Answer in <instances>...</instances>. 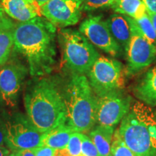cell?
<instances>
[{"instance_id":"32","label":"cell","mask_w":156,"mask_h":156,"mask_svg":"<svg viewBox=\"0 0 156 156\" xmlns=\"http://www.w3.org/2000/svg\"><path fill=\"white\" fill-rule=\"evenodd\" d=\"M10 150L6 146H0V156H9Z\"/></svg>"},{"instance_id":"17","label":"cell","mask_w":156,"mask_h":156,"mask_svg":"<svg viewBox=\"0 0 156 156\" xmlns=\"http://www.w3.org/2000/svg\"><path fill=\"white\" fill-rule=\"evenodd\" d=\"M74 131L67 125L63 124L45 133L42 145L48 146L54 150L64 149L67 146L70 136Z\"/></svg>"},{"instance_id":"23","label":"cell","mask_w":156,"mask_h":156,"mask_svg":"<svg viewBox=\"0 0 156 156\" xmlns=\"http://www.w3.org/2000/svg\"><path fill=\"white\" fill-rule=\"evenodd\" d=\"M116 0H83V10L94 11L112 7Z\"/></svg>"},{"instance_id":"22","label":"cell","mask_w":156,"mask_h":156,"mask_svg":"<svg viewBox=\"0 0 156 156\" xmlns=\"http://www.w3.org/2000/svg\"><path fill=\"white\" fill-rule=\"evenodd\" d=\"M83 134L74 132L68 142L67 150L71 156H82V142Z\"/></svg>"},{"instance_id":"6","label":"cell","mask_w":156,"mask_h":156,"mask_svg":"<svg viewBox=\"0 0 156 156\" xmlns=\"http://www.w3.org/2000/svg\"><path fill=\"white\" fill-rule=\"evenodd\" d=\"M87 75L96 96L122 90L124 85V67L114 58L99 56Z\"/></svg>"},{"instance_id":"9","label":"cell","mask_w":156,"mask_h":156,"mask_svg":"<svg viewBox=\"0 0 156 156\" xmlns=\"http://www.w3.org/2000/svg\"><path fill=\"white\" fill-rule=\"evenodd\" d=\"M96 119L98 125L114 127L129 112L132 100L122 90L96 96Z\"/></svg>"},{"instance_id":"15","label":"cell","mask_w":156,"mask_h":156,"mask_svg":"<svg viewBox=\"0 0 156 156\" xmlns=\"http://www.w3.org/2000/svg\"><path fill=\"white\" fill-rule=\"evenodd\" d=\"M106 23L113 37L125 50L131 38V27L126 17L115 13L106 20Z\"/></svg>"},{"instance_id":"24","label":"cell","mask_w":156,"mask_h":156,"mask_svg":"<svg viewBox=\"0 0 156 156\" xmlns=\"http://www.w3.org/2000/svg\"><path fill=\"white\" fill-rule=\"evenodd\" d=\"M82 156H100L94 143L89 136L85 134H83L82 142Z\"/></svg>"},{"instance_id":"13","label":"cell","mask_w":156,"mask_h":156,"mask_svg":"<svg viewBox=\"0 0 156 156\" xmlns=\"http://www.w3.org/2000/svg\"><path fill=\"white\" fill-rule=\"evenodd\" d=\"M0 4L6 14L19 23L42 16L36 0H2Z\"/></svg>"},{"instance_id":"8","label":"cell","mask_w":156,"mask_h":156,"mask_svg":"<svg viewBox=\"0 0 156 156\" xmlns=\"http://www.w3.org/2000/svg\"><path fill=\"white\" fill-rule=\"evenodd\" d=\"M126 17L131 27V38L124 50L127 63L126 72L129 75H134L155 61L156 46L142 36L131 17Z\"/></svg>"},{"instance_id":"33","label":"cell","mask_w":156,"mask_h":156,"mask_svg":"<svg viewBox=\"0 0 156 156\" xmlns=\"http://www.w3.org/2000/svg\"><path fill=\"white\" fill-rule=\"evenodd\" d=\"M48 0H36V2H38V4L39 5V6H42L43 5H44V3H46V2H48Z\"/></svg>"},{"instance_id":"7","label":"cell","mask_w":156,"mask_h":156,"mask_svg":"<svg viewBox=\"0 0 156 156\" xmlns=\"http://www.w3.org/2000/svg\"><path fill=\"white\" fill-rule=\"evenodd\" d=\"M5 145L12 151L34 150L42 145L45 133L33 126L27 116L15 114L3 121Z\"/></svg>"},{"instance_id":"27","label":"cell","mask_w":156,"mask_h":156,"mask_svg":"<svg viewBox=\"0 0 156 156\" xmlns=\"http://www.w3.org/2000/svg\"><path fill=\"white\" fill-rule=\"evenodd\" d=\"M147 11L156 12V0H142Z\"/></svg>"},{"instance_id":"4","label":"cell","mask_w":156,"mask_h":156,"mask_svg":"<svg viewBox=\"0 0 156 156\" xmlns=\"http://www.w3.org/2000/svg\"><path fill=\"white\" fill-rule=\"evenodd\" d=\"M118 132L136 156H156V117L147 105H132Z\"/></svg>"},{"instance_id":"35","label":"cell","mask_w":156,"mask_h":156,"mask_svg":"<svg viewBox=\"0 0 156 156\" xmlns=\"http://www.w3.org/2000/svg\"><path fill=\"white\" fill-rule=\"evenodd\" d=\"M155 117H156V111H155Z\"/></svg>"},{"instance_id":"36","label":"cell","mask_w":156,"mask_h":156,"mask_svg":"<svg viewBox=\"0 0 156 156\" xmlns=\"http://www.w3.org/2000/svg\"><path fill=\"white\" fill-rule=\"evenodd\" d=\"M2 1V0H0V2H1Z\"/></svg>"},{"instance_id":"2","label":"cell","mask_w":156,"mask_h":156,"mask_svg":"<svg viewBox=\"0 0 156 156\" xmlns=\"http://www.w3.org/2000/svg\"><path fill=\"white\" fill-rule=\"evenodd\" d=\"M24 106L27 118L41 133L67 122L63 87L53 77L35 78L25 90Z\"/></svg>"},{"instance_id":"14","label":"cell","mask_w":156,"mask_h":156,"mask_svg":"<svg viewBox=\"0 0 156 156\" xmlns=\"http://www.w3.org/2000/svg\"><path fill=\"white\" fill-rule=\"evenodd\" d=\"M134 93L147 106H156V66L143 75L134 87Z\"/></svg>"},{"instance_id":"10","label":"cell","mask_w":156,"mask_h":156,"mask_svg":"<svg viewBox=\"0 0 156 156\" xmlns=\"http://www.w3.org/2000/svg\"><path fill=\"white\" fill-rule=\"evenodd\" d=\"M28 68L15 60H8L0 69V101L4 106L13 108L17 105L21 87Z\"/></svg>"},{"instance_id":"21","label":"cell","mask_w":156,"mask_h":156,"mask_svg":"<svg viewBox=\"0 0 156 156\" xmlns=\"http://www.w3.org/2000/svg\"><path fill=\"white\" fill-rule=\"evenodd\" d=\"M111 153L112 156H136L123 141L118 129L116 130L113 136Z\"/></svg>"},{"instance_id":"18","label":"cell","mask_w":156,"mask_h":156,"mask_svg":"<svg viewBox=\"0 0 156 156\" xmlns=\"http://www.w3.org/2000/svg\"><path fill=\"white\" fill-rule=\"evenodd\" d=\"M112 8L118 14L138 19L147 12L142 0H116Z\"/></svg>"},{"instance_id":"30","label":"cell","mask_w":156,"mask_h":156,"mask_svg":"<svg viewBox=\"0 0 156 156\" xmlns=\"http://www.w3.org/2000/svg\"><path fill=\"white\" fill-rule=\"evenodd\" d=\"M54 156H71V155H69V152L67 151V148H64V149L55 150Z\"/></svg>"},{"instance_id":"26","label":"cell","mask_w":156,"mask_h":156,"mask_svg":"<svg viewBox=\"0 0 156 156\" xmlns=\"http://www.w3.org/2000/svg\"><path fill=\"white\" fill-rule=\"evenodd\" d=\"M36 156H54L55 150L48 146L41 145L34 149Z\"/></svg>"},{"instance_id":"34","label":"cell","mask_w":156,"mask_h":156,"mask_svg":"<svg viewBox=\"0 0 156 156\" xmlns=\"http://www.w3.org/2000/svg\"><path fill=\"white\" fill-rule=\"evenodd\" d=\"M9 156H17L16 154H15V152H12V153H10V154H9Z\"/></svg>"},{"instance_id":"19","label":"cell","mask_w":156,"mask_h":156,"mask_svg":"<svg viewBox=\"0 0 156 156\" xmlns=\"http://www.w3.org/2000/svg\"><path fill=\"white\" fill-rule=\"evenodd\" d=\"M13 47L14 28L0 30V66L8 62Z\"/></svg>"},{"instance_id":"29","label":"cell","mask_w":156,"mask_h":156,"mask_svg":"<svg viewBox=\"0 0 156 156\" xmlns=\"http://www.w3.org/2000/svg\"><path fill=\"white\" fill-rule=\"evenodd\" d=\"M12 152H15L17 156H36L34 150H23Z\"/></svg>"},{"instance_id":"12","label":"cell","mask_w":156,"mask_h":156,"mask_svg":"<svg viewBox=\"0 0 156 156\" xmlns=\"http://www.w3.org/2000/svg\"><path fill=\"white\" fill-rule=\"evenodd\" d=\"M83 0H48L41 6V13L56 28H65L79 22Z\"/></svg>"},{"instance_id":"28","label":"cell","mask_w":156,"mask_h":156,"mask_svg":"<svg viewBox=\"0 0 156 156\" xmlns=\"http://www.w3.org/2000/svg\"><path fill=\"white\" fill-rule=\"evenodd\" d=\"M5 145V132L3 121L0 120V146Z\"/></svg>"},{"instance_id":"11","label":"cell","mask_w":156,"mask_h":156,"mask_svg":"<svg viewBox=\"0 0 156 156\" xmlns=\"http://www.w3.org/2000/svg\"><path fill=\"white\" fill-rule=\"evenodd\" d=\"M79 31L95 47L112 56L119 55L122 47L109 30L106 20L101 15H90L81 23Z\"/></svg>"},{"instance_id":"25","label":"cell","mask_w":156,"mask_h":156,"mask_svg":"<svg viewBox=\"0 0 156 156\" xmlns=\"http://www.w3.org/2000/svg\"><path fill=\"white\" fill-rule=\"evenodd\" d=\"M15 24L12 22V18L5 13L1 4H0V30L14 28Z\"/></svg>"},{"instance_id":"20","label":"cell","mask_w":156,"mask_h":156,"mask_svg":"<svg viewBox=\"0 0 156 156\" xmlns=\"http://www.w3.org/2000/svg\"><path fill=\"white\" fill-rule=\"evenodd\" d=\"M132 21L142 36L152 44L156 45V32L147 12L140 18L132 19Z\"/></svg>"},{"instance_id":"1","label":"cell","mask_w":156,"mask_h":156,"mask_svg":"<svg viewBox=\"0 0 156 156\" xmlns=\"http://www.w3.org/2000/svg\"><path fill=\"white\" fill-rule=\"evenodd\" d=\"M56 27L44 17L18 23L14 28V50L26 60L33 77L51 73L56 64Z\"/></svg>"},{"instance_id":"5","label":"cell","mask_w":156,"mask_h":156,"mask_svg":"<svg viewBox=\"0 0 156 156\" xmlns=\"http://www.w3.org/2000/svg\"><path fill=\"white\" fill-rule=\"evenodd\" d=\"M57 38L67 69L71 74L87 75L100 56L95 46L75 29L60 28Z\"/></svg>"},{"instance_id":"31","label":"cell","mask_w":156,"mask_h":156,"mask_svg":"<svg viewBox=\"0 0 156 156\" xmlns=\"http://www.w3.org/2000/svg\"><path fill=\"white\" fill-rule=\"evenodd\" d=\"M147 14L148 15V16H149L150 19H151V22L153 23L154 29H155L156 32V12H153L147 10Z\"/></svg>"},{"instance_id":"3","label":"cell","mask_w":156,"mask_h":156,"mask_svg":"<svg viewBox=\"0 0 156 156\" xmlns=\"http://www.w3.org/2000/svg\"><path fill=\"white\" fill-rule=\"evenodd\" d=\"M63 87L67 125L74 132L86 133L97 124L96 95L83 75L71 74Z\"/></svg>"},{"instance_id":"16","label":"cell","mask_w":156,"mask_h":156,"mask_svg":"<svg viewBox=\"0 0 156 156\" xmlns=\"http://www.w3.org/2000/svg\"><path fill=\"white\" fill-rule=\"evenodd\" d=\"M114 127L98 124L89 132V137L96 147L100 156H112L111 149Z\"/></svg>"}]
</instances>
